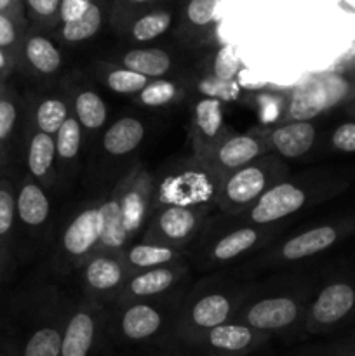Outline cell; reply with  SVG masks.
Instances as JSON below:
<instances>
[{"instance_id":"cell-30","label":"cell","mask_w":355,"mask_h":356,"mask_svg":"<svg viewBox=\"0 0 355 356\" xmlns=\"http://www.w3.org/2000/svg\"><path fill=\"white\" fill-rule=\"evenodd\" d=\"M72 115L77 118L84 132H97L104 127L108 106L100 92L93 89H79L72 97Z\"/></svg>"},{"instance_id":"cell-19","label":"cell","mask_w":355,"mask_h":356,"mask_svg":"<svg viewBox=\"0 0 355 356\" xmlns=\"http://www.w3.org/2000/svg\"><path fill=\"white\" fill-rule=\"evenodd\" d=\"M317 138L319 132L313 122H282L267 132L270 153L282 159H301L313 148Z\"/></svg>"},{"instance_id":"cell-12","label":"cell","mask_w":355,"mask_h":356,"mask_svg":"<svg viewBox=\"0 0 355 356\" xmlns=\"http://www.w3.org/2000/svg\"><path fill=\"white\" fill-rule=\"evenodd\" d=\"M355 233V214L331 225H319L298 233L278 247V259L285 263L308 259L326 252L347 236Z\"/></svg>"},{"instance_id":"cell-28","label":"cell","mask_w":355,"mask_h":356,"mask_svg":"<svg viewBox=\"0 0 355 356\" xmlns=\"http://www.w3.org/2000/svg\"><path fill=\"white\" fill-rule=\"evenodd\" d=\"M19 115V97L13 89L7 87L3 96L0 97V179H6L10 174L13 143L16 138Z\"/></svg>"},{"instance_id":"cell-9","label":"cell","mask_w":355,"mask_h":356,"mask_svg":"<svg viewBox=\"0 0 355 356\" xmlns=\"http://www.w3.org/2000/svg\"><path fill=\"white\" fill-rule=\"evenodd\" d=\"M303 305L291 296H270L254 301L237 315L235 322L271 336L294 327L303 318Z\"/></svg>"},{"instance_id":"cell-3","label":"cell","mask_w":355,"mask_h":356,"mask_svg":"<svg viewBox=\"0 0 355 356\" xmlns=\"http://www.w3.org/2000/svg\"><path fill=\"white\" fill-rule=\"evenodd\" d=\"M221 177L216 176L207 165L195 159V165L178 170L166 177L153 193L152 212L164 205H188V207L209 209L216 205Z\"/></svg>"},{"instance_id":"cell-10","label":"cell","mask_w":355,"mask_h":356,"mask_svg":"<svg viewBox=\"0 0 355 356\" xmlns=\"http://www.w3.org/2000/svg\"><path fill=\"white\" fill-rule=\"evenodd\" d=\"M270 339L268 334L258 332L240 322H226L187 341L200 348L207 356H247Z\"/></svg>"},{"instance_id":"cell-29","label":"cell","mask_w":355,"mask_h":356,"mask_svg":"<svg viewBox=\"0 0 355 356\" xmlns=\"http://www.w3.org/2000/svg\"><path fill=\"white\" fill-rule=\"evenodd\" d=\"M122 68L139 73L150 80L164 79L173 70V58L167 51L159 47L131 49L120 58Z\"/></svg>"},{"instance_id":"cell-11","label":"cell","mask_w":355,"mask_h":356,"mask_svg":"<svg viewBox=\"0 0 355 356\" xmlns=\"http://www.w3.org/2000/svg\"><path fill=\"white\" fill-rule=\"evenodd\" d=\"M268 153H270V148H268L267 134H260V132L230 134L200 162L223 179L226 174L249 165L254 160Z\"/></svg>"},{"instance_id":"cell-15","label":"cell","mask_w":355,"mask_h":356,"mask_svg":"<svg viewBox=\"0 0 355 356\" xmlns=\"http://www.w3.org/2000/svg\"><path fill=\"white\" fill-rule=\"evenodd\" d=\"M230 136L225 125V103L202 97L195 103L191 117V145L195 159L207 156L223 139Z\"/></svg>"},{"instance_id":"cell-8","label":"cell","mask_w":355,"mask_h":356,"mask_svg":"<svg viewBox=\"0 0 355 356\" xmlns=\"http://www.w3.org/2000/svg\"><path fill=\"white\" fill-rule=\"evenodd\" d=\"M100 247V214L97 204H90L73 216L59 243L65 270L82 268Z\"/></svg>"},{"instance_id":"cell-14","label":"cell","mask_w":355,"mask_h":356,"mask_svg":"<svg viewBox=\"0 0 355 356\" xmlns=\"http://www.w3.org/2000/svg\"><path fill=\"white\" fill-rule=\"evenodd\" d=\"M104 316L94 305L79 306L63 325L61 356H93L97 348Z\"/></svg>"},{"instance_id":"cell-23","label":"cell","mask_w":355,"mask_h":356,"mask_svg":"<svg viewBox=\"0 0 355 356\" xmlns=\"http://www.w3.org/2000/svg\"><path fill=\"white\" fill-rule=\"evenodd\" d=\"M97 214H100V247L96 254H115L122 256L124 250L131 245L127 238L118 198L115 191L108 195L104 200L97 202Z\"/></svg>"},{"instance_id":"cell-16","label":"cell","mask_w":355,"mask_h":356,"mask_svg":"<svg viewBox=\"0 0 355 356\" xmlns=\"http://www.w3.org/2000/svg\"><path fill=\"white\" fill-rule=\"evenodd\" d=\"M82 278L87 292L97 299L113 298L122 292L131 278L122 256L115 254H94L82 266Z\"/></svg>"},{"instance_id":"cell-2","label":"cell","mask_w":355,"mask_h":356,"mask_svg":"<svg viewBox=\"0 0 355 356\" xmlns=\"http://www.w3.org/2000/svg\"><path fill=\"white\" fill-rule=\"evenodd\" d=\"M355 94V80L341 72L310 76L289 94L284 106V122H312L334 110Z\"/></svg>"},{"instance_id":"cell-22","label":"cell","mask_w":355,"mask_h":356,"mask_svg":"<svg viewBox=\"0 0 355 356\" xmlns=\"http://www.w3.org/2000/svg\"><path fill=\"white\" fill-rule=\"evenodd\" d=\"M19 65H24L38 76H52L61 70L63 56L51 38L38 30H28L17 59Z\"/></svg>"},{"instance_id":"cell-20","label":"cell","mask_w":355,"mask_h":356,"mask_svg":"<svg viewBox=\"0 0 355 356\" xmlns=\"http://www.w3.org/2000/svg\"><path fill=\"white\" fill-rule=\"evenodd\" d=\"M51 218V200L44 186L23 177L16 190V219L28 232H40Z\"/></svg>"},{"instance_id":"cell-43","label":"cell","mask_w":355,"mask_h":356,"mask_svg":"<svg viewBox=\"0 0 355 356\" xmlns=\"http://www.w3.org/2000/svg\"><path fill=\"white\" fill-rule=\"evenodd\" d=\"M155 0H115L111 7V21L115 26L127 28L138 16L146 13Z\"/></svg>"},{"instance_id":"cell-41","label":"cell","mask_w":355,"mask_h":356,"mask_svg":"<svg viewBox=\"0 0 355 356\" xmlns=\"http://www.w3.org/2000/svg\"><path fill=\"white\" fill-rule=\"evenodd\" d=\"M197 90L202 97L221 101V103H232L240 96V87L237 80H221L214 75H205L198 80Z\"/></svg>"},{"instance_id":"cell-13","label":"cell","mask_w":355,"mask_h":356,"mask_svg":"<svg viewBox=\"0 0 355 356\" xmlns=\"http://www.w3.org/2000/svg\"><path fill=\"white\" fill-rule=\"evenodd\" d=\"M233 315V301L223 292H209L190 302L187 312L181 316L178 336L183 341L204 334L214 327L230 322Z\"/></svg>"},{"instance_id":"cell-27","label":"cell","mask_w":355,"mask_h":356,"mask_svg":"<svg viewBox=\"0 0 355 356\" xmlns=\"http://www.w3.org/2000/svg\"><path fill=\"white\" fill-rule=\"evenodd\" d=\"M16 222V190L10 181L0 179V280L7 277L13 264Z\"/></svg>"},{"instance_id":"cell-26","label":"cell","mask_w":355,"mask_h":356,"mask_svg":"<svg viewBox=\"0 0 355 356\" xmlns=\"http://www.w3.org/2000/svg\"><path fill=\"white\" fill-rule=\"evenodd\" d=\"M145 124L139 118L122 117L104 131L103 138H101V146L108 156L120 159V156L138 149L145 139Z\"/></svg>"},{"instance_id":"cell-5","label":"cell","mask_w":355,"mask_h":356,"mask_svg":"<svg viewBox=\"0 0 355 356\" xmlns=\"http://www.w3.org/2000/svg\"><path fill=\"white\" fill-rule=\"evenodd\" d=\"M355 315V284L338 278L324 285L305 315L308 334H327Z\"/></svg>"},{"instance_id":"cell-36","label":"cell","mask_w":355,"mask_h":356,"mask_svg":"<svg viewBox=\"0 0 355 356\" xmlns=\"http://www.w3.org/2000/svg\"><path fill=\"white\" fill-rule=\"evenodd\" d=\"M183 97V89L176 82L167 79H155L146 83L138 94L139 104L146 108H164Z\"/></svg>"},{"instance_id":"cell-45","label":"cell","mask_w":355,"mask_h":356,"mask_svg":"<svg viewBox=\"0 0 355 356\" xmlns=\"http://www.w3.org/2000/svg\"><path fill=\"white\" fill-rule=\"evenodd\" d=\"M94 0H61L59 7V26L66 23H73L89 10Z\"/></svg>"},{"instance_id":"cell-6","label":"cell","mask_w":355,"mask_h":356,"mask_svg":"<svg viewBox=\"0 0 355 356\" xmlns=\"http://www.w3.org/2000/svg\"><path fill=\"white\" fill-rule=\"evenodd\" d=\"M207 209L188 205H164L155 209L143 233V242L183 249L204 222Z\"/></svg>"},{"instance_id":"cell-49","label":"cell","mask_w":355,"mask_h":356,"mask_svg":"<svg viewBox=\"0 0 355 356\" xmlns=\"http://www.w3.org/2000/svg\"><path fill=\"white\" fill-rule=\"evenodd\" d=\"M0 356H21L19 351L16 350V348H3L2 351H0Z\"/></svg>"},{"instance_id":"cell-53","label":"cell","mask_w":355,"mask_h":356,"mask_svg":"<svg viewBox=\"0 0 355 356\" xmlns=\"http://www.w3.org/2000/svg\"><path fill=\"white\" fill-rule=\"evenodd\" d=\"M352 337H355V334H354V336H352Z\"/></svg>"},{"instance_id":"cell-40","label":"cell","mask_w":355,"mask_h":356,"mask_svg":"<svg viewBox=\"0 0 355 356\" xmlns=\"http://www.w3.org/2000/svg\"><path fill=\"white\" fill-rule=\"evenodd\" d=\"M221 0H188L184 7V23L194 30H207L218 16Z\"/></svg>"},{"instance_id":"cell-18","label":"cell","mask_w":355,"mask_h":356,"mask_svg":"<svg viewBox=\"0 0 355 356\" xmlns=\"http://www.w3.org/2000/svg\"><path fill=\"white\" fill-rule=\"evenodd\" d=\"M184 275V268L181 266H164L155 270H146L134 273L124 285L118 294L120 305H131L138 301H150L159 296L169 292L181 277Z\"/></svg>"},{"instance_id":"cell-48","label":"cell","mask_w":355,"mask_h":356,"mask_svg":"<svg viewBox=\"0 0 355 356\" xmlns=\"http://www.w3.org/2000/svg\"><path fill=\"white\" fill-rule=\"evenodd\" d=\"M16 66H17L16 59H14L9 52L0 49V80H2V82L14 72Z\"/></svg>"},{"instance_id":"cell-42","label":"cell","mask_w":355,"mask_h":356,"mask_svg":"<svg viewBox=\"0 0 355 356\" xmlns=\"http://www.w3.org/2000/svg\"><path fill=\"white\" fill-rule=\"evenodd\" d=\"M240 56L235 45L226 44L216 51L214 59H212V73L216 79L221 80H235L240 72Z\"/></svg>"},{"instance_id":"cell-34","label":"cell","mask_w":355,"mask_h":356,"mask_svg":"<svg viewBox=\"0 0 355 356\" xmlns=\"http://www.w3.org/2000/svg\"><path fill=\"white\" fill-rule=\"evenodd\" d=\"M54 143L58 170L65 172L66 169H70L77 162L84 143V131L73 115H70L65 124L61 125V129L56 132Z\"/></svg>"},{"instance_id":"cell-46","label":"cell","mask_w":355,"mask_h":356,"mask_svg":"<svg viewBox=\"0 0 355 356\" xmlns=\"http://www.w3.org/2000/svg\"><path fill=\"white\" fill-rule=\"evenodd\" d=\"M322 356H355V337L341 343L331 344L329 348L324 350Z\"/></svg>"},{"instance_id":"cell-4","label":"cell","mask_w":355,"mask_h":356,"mask_svg":"<svg viewBox=\"0 0 355 356\" xmlns=\"http://www.w3.org/2000/svg\"><path fill=\"white\" fill-rule=\"evenodd\" d=\"M343 188L345 186H334L317 191L305 184L284 179L268 188L242 216H246L247 221L254 226H270L305 209L312 197H317V195L324 198L331 197Z\"/></svg>"},{"instance_id":"cell-38","label":"cell","mask_w":355,"mask_h":356,"mask_svg":"<svg viewBox=\"0 0 355 356\" xmlns=\"http://www.w3.org/2000/svg\"><path fill=\"white\" fill-rule=\"evenodd\" d=\"M24 14L37 30L59 28L61 0H23Z\"/></svg>"},{"instance_id":"cell-21","label":"cell","mask_w":355,"mask_h":356,"mask_svg":"<svg viewBox=\"0 0 355 356\" xmlns=\"http://www.w3.org/2000/svg\"><path fill=\"white\" fill-rule=\"evenodd\" d=\"M24 160H26L28 176L37 181L45 190L52 188L56 176H58L54 136H49L40 131H35V129H30L26 139Z\"/></svg>"},{"instance_id":"cell-44","label":"cell","mask_w":355,"mask_h":356,"mask_svg":"<svg viewBox=\"0 0 355 356\" xmlns=\"http://www.w3.org/2000/svg\"><path fill=\"white\" fill-rule=\"evenodd\" d=\"M331 148L340 153H355V120L343 122L329 138Z\"/></svg>"},{"instance_id":"cell-39","label":"cell","mask_w":355,"mask_h":356,"mask_svg":"<svg viewBox=\"0 0 355 356\" xmlns=\"http://www.w3.org/2000/svg\"><path fill=\"white\" fill-rule=\"evenodd\" d=\"M26 31V19H17V17L7 16V14H0V49L9 52L16 59V63L19 59V51Z\"/></svg>"},{"instance_id":"cell-50","label":"cell","mask_w":355,"mask_h":356,"mask_svg":"<svg viewBox=\"0 0 355 356\" xmlns=\"http://www.w3.org/2000/svg\"><path fill=\"white\" fill-rule=\"evenodd\" d=\"M345 3H347V6L350 7V9L355 10V0H345Z\"/></svg>"},{"instance_id":"cell-35","label":"cell","mask_w":355,"mask_h":356,"mask_svg":"<svg viewBox=\"0 0 355 356\" xmlns=\"http://www.w3.org/2000/svg\"><path fill=\"white\" fill-rule=\"evenodd\" d=\"M171 24H173V13L171 10L152 9L136 17L127 26V33L132 42L146 44V42L157 40L164 33H167Z\"/></svg>"},{"instance_id":"cell-7","label":"cell","mask_w":355,"mask_h":356,"mask_svg":"<svg viewBox=\"0 0 355 356\" xmlns=\"http://www.w3.org/2000/svg\"><path fill=\"white\" fill-rule=\"evenodd\" d=\"M115 195L118 198L124 222L125 233L131 243H134L136 236L145 233L146 225L150 221L153 207V179L143 167L132 169L120 183L115 186Z\"/></svg>"},{"instance_id":"cell-32","label":"cell","mask_w":355,"mask_h":356,"mask_svg":"<svg viewBox=\"0 0 355 356\" xmlns=\"http://www.w3.org/2000/svg\"><path fill=\"white\" fill-rule=\"evenodd\" d=\"M104 13H106V7H104L103 0H94L93 6L89 7V10L82 17H79L73 23L61 24L58 28V37L65 44H82V42H87L89 38L96 37L101 28H103Z\"/></svg>"},{"instance_id":"cell-1","label":"cell","mask_w":355,"mask_h":356,"mask_svg":"<svg viewBox=\"0 0 355 356\" xmlns=\"http://www.w3.org/2000/svg\"><path fill=\"white\" fill-rule=\"evenodd\" d=\"M287 174L289 170L281 156L268 153L223 177L216 207L223 214L242 216L268 188L284 181Z\"/></svg>"},{"instance_id":"cell-25","label":"cell","mask_w":355,"mask_h":356,"mask_svg":"<svg viewBox=\"0 0 355 356\" xmlns=\"http://www.w3.org/2000/svg\"><path fill=\"white\" fill-rule=\"evenodd\" d=\"M125 266L134 273L146 270H155L164 266H176L183 261V249H174L169 245H160L152 242H134L122 254Z\"/></svg>"},{"instance_id":"cell-37","label":"cell","mask_w":355,"mask_h":356,"mask_svg":"<svg viewBox=\"0 0 355 356\" xmlns=\"http://www.w3.org/2000/svg\"><path fill=\"white\" fill-rule=\"evenodd\" d=\"M103 80L104 86L111 92L122 94V96H138L145 89L146 83L150 82V79H146V76L131 72L127 68H122V66H111L110 70H106Z\"/></svg>"},{"instance_id":"cell-17","label":"cell","mask_w":355,"mask_h":356,"mask_svg":"<svg viewBox=\"0 0 355 356\" xmlns=\"http://www.w3.org/2000/svg\"><path fill=\"white\" fill-rule=\"evenodd\" d=\"M166 323V313L150 301L125 305L118 315L117 334L127 343H145L159 336Z\"/></svg>"},{"instance_id":"cell-24","label":"cell","mask_w":355,"mask_h":356,"mask_svg":"<svg viewBox=\"0 0 355 356\" xmlns=\"http://www.w3.org/2000/svg\"><path fill=\"white\" fill-rule=\"evenodd\" d=\"M268 233H270L268 226L254 225H247L242 226V228L232 229V232L223 235L219 240H216L214 245L211 247L209 257L216 264L230 263V261L239 259L240 256H244V254L251 252L258 245H261L265 242V238L268 236Z\"/></svg>"},{"instance_id":"cell-51","label":"cell","mask_w":355,"mask_h":356,"mask_svg":"<svg viewBox=\"0 0 355 356\" xmlns=\"http://www.w3.org/2000/svg\"><path fill=\"white\" fill-rule=\"evenodd\" d=\"M6 89H7V87L3 86V82H2V80H0V97L3 96V92H6Z\"/></svg>"},{"instance_id":"cell-47","label":"cell","mask_w":355,"mask_h":356,"mask_svg":"<svg viewBox=\"0 0 355 356\" xmlns=\"http://www.w3.org/2000/svg\"><path fill=\"white\" fill-rule=\"evenodd\" d=\"M0 14H7V16L17 17V19H26L23 0H0Z\"/></svg>"},{"instance_id":"cell-33","label":"cell","mask_w":355,"mask_h":356,"mask_svg":"<svg viewBox=\"0 0 355 356\" xmlns=\"http://www.w3.org/2000/svg\"><path fill=\"white\" fill-rule=\"evenodd\" d=\"M63 325L59 322L40 323L35 327L23 344L21 356H61Z\"/></svg>"},{"instance_id":"cell-31","label":"cell","mask_w":355,"mask_h":356,"mask_svg":"<svg viewBox=\"0 0 355 356\" xmlns=\"http://www.w3.org/2000/svg\"><path fill=\"white\" fill-rule=\"evenodd\" d=\"M70 115H72V106L68 101L58 96L44 97L31 108V129L44 132V134L56 136V132L61 129Z\"/></svg>"},{"instance_id":"cell-52","label":"cell","mask_w":355,"mask_h":356,"mask_svg":"<svg viewBox=\"0 0 355 356\" xmlns=\"http://www.w3.org/2000/svg\"><path fill=\"white\" fill-rule=\"evenodd\" d=\"M159 356H174V355H159Z\"/></svg>"}]
</instances>
